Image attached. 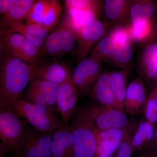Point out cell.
<instances>
[{
    "label": "cell",
    "mask_w": 157,
    "mask_h": 157,
    "mask_svg": "<svg viewBox=\"0 0 157 157\" xmlns=\"http://www.w3.org/2000/svg\"><path fill=\"white\" fill-rule=\"evenodd\" d=\"M22 100L44 112L53 113L55 111L47 104L39 92L30 84L24 94Z\"/></svg>",
    "instance_id": "27"
},
{
    "label": "cell",
    "mask_w": 157,
    "mask_h": 157,
    "mask_svg": "<svg viewBox=\"0 0 157 157\" xmlns=\"http://www.w3.org/2000/svg\"><path fill=\"white\" fill-rule=\"evenodd\" d=\"M101 61L90 56L79 62L72 77L78 93L83 94L90 90L101 74Z\"/></svg>",
    "instance_id": "8"
},
{
    "label": "cell",
    "mask_w": 157,
    "mask_h": 157,
    "mask_svg": "<svg viewBox=\"0 0 157 157\" xmlns=\"http://www.w3.org/2000/svg\"><path fill=\"white\" fill-rule=\"evenodd\" d=\"M49 2L50 0L37 1L26 17L27 23L43 26V19Z\"/></svg>",
    "instance_id": "30"
},
{
    "label": "cell",
    "mask_w": 157,
    "mask_h": 157,
    "mask_svg": "<svg viewBox=\"0 0 157 157\" xmlns=\"http://www.w3.org/2000/svg\"><path fill=\"white\" fill-rule=\"evenodd\" d=\"M7 33H18L28 39L31 43L41 50L48 36L49 31L43 26L36 24L22 22L11 23L1 29Z\"/></svg>",
    "instance_id": "12"
},
{
    "label": "cell",
    "mask_w": 157,
    "mask_h": 157,
    "mask_svg": "<svg viewBox=\"0 0 157 157\" xmlns=\"http://www.w3.org/2000/svg\"><path fill=\"white\" fill-rule=\"evenodd\" d=\"M1 56L15 58L33 64L39 58L40 50L18 33L1 31Z\"/></svg>",
    "instance_id": "5"
},
{
    "label": "cell",
    "mask_w": 157,
    "mask_h": 157,
    "mask_svg": "<svg viewBox=\"0 0 157 157\" xmlns=\"http://www.w3.org/2000/svg\"><path fill=\"white\" fill-rule=\"evenodd\" d=\"M17 0H0V13L5 14L12 8Z\"/></svg>",
    "instance_id": "35"
},
{
    "label": "cell",
    "mask_w": 157,
    "mask_h": 157,
    "mask_svg": "<svg viewBox=\"0 0 157 157\" xmlns=\"http://www.w3.org/2000/svg\"><path fill=\"white\" fill-rule=\"evenodd\" d=\"M33 80V64L20 59L1 56L0 112L19 99L28 84Z\"/></svg>",
    "instance_id": "1"
},
{
    "label": "cell",
    "mask_w": 157,
    "mask_h": 157,
    "mask_svg": "<svg viewBox=\"0 0 157 157\" xmlns=\"http://www.w3.org/2000/svg\"><path fill=\"white\" fill-rule=\"evenodd\" d=\"M140 157H157V155L152 151H148L144 153Z\"/></svg>",
    "instance_id": "36"
},
{
    "label": "cell",
    "mask_w": 157,
    "mask_h": 157,
    "mask_svg": "<svg viewBox=\"0 0 157 157\" xmlns=\"http://www.w3.org/2000/svg\"><path fill=\"white\" fill-rule=\"evenodd\" d=\"M30 84L39 92L48 106L55 111L60 85L39 79H34Z\"/></svg>",
    "instance_id": "21"
},
{
    "label": "cell",
    "mask_w": 157,
    "mask_h": 157,
    "mask_svg": "<svg viewBox=\"0 0 157 157\" xmlns=\"http://www.w3.org/2000/svg\"><path fill=\"white\" fill-rule=\"evenodd\" d=\"M107 25L97 19L83 28L77 37V45L75 55L80 62L86 59L93 48L104 37Z\"/></svg>",
    "instance_id": "9"
},
{
    "label": "cell",
    "mask_w": 157,
    "mask_h": 157,
    "mask_svg": "<svg viewBox=\"0 0 157 157\" xmlns=\"http://www.w3.org/2000/svg\"><path fill=\"white\" fill-rule=\"evenodd\" d=\"M78 94L72 76L60 85L57 97L56 107L64 123H69V121L76 113Z\"/></svg>",
    "instance_id": "10"
},
{
    "label": "cell",
    "mask_w": 157,
    "mask_h": 157,
    "mask_svg": "<svg viewBox=\"0 0 157 157\" xmlns=\"http://www.w3.org/2000/svg\"><path fill=\"white\" fill-rule=\"evenodd\" d=\"M90 96L98 105L117 108L110 83V73H101L90 89Z\"/></svg>",
    "instance_id": "15"
},
{
    "label": "cell",
    "mask_w": 157,
    "mask_h": 157,
    "mask_svg": "<svg viewBox=\"0 0 157 157\" xmlns=\"http://www.w3.org/2000/svg\"><path fill=\"white\" fill-rule=\"evenodd\" d=\"M145 86L140 78H136L127 86L125 99L124 111L132 115H135L143 110L146 103Z\"/></svg>",
    "instance_id": "14"
},
{
    "label": "cell",
    "mask_w": 157,
    "mask_h": 157,
    "mask_svg": "<svg viewBox=\"0 0 157 157\" xmlns=\"http://www.w3.org/2000/svg\"><path fill=\"white\" fill-rule=\"evenodd\" d=\"M155 125L144 120L136 127L132 138V145L134 152L139 150L153 142L155 134Z\"/></svg>",
    "instance_id": "18"
},
{
    "label": "cell",
    "mask_w": 157,
    "mask_h": 157,
    "mask_svg": "<svg viewBox=\"0 0 157 157\" xmlns=\"http://www.w3.org/2000/svg\"><path fill=\"white\" fill-rule=\"evenodd\" d=\"M153 142H157V127L156 128H155V130L154 139Z\"/></svg>",
    "instance_id": "38"
},
{
    "label": "cell",
    "mask_w": 157,
    "mask_h": 157,
    "mask_svg": "<svg viewBox=\"0 0 157 157\" xmlns=\"http://www.w3.org/2000/svg\"><path fill=\"white\" fill-rule=\"evenodd\" d=\"M59 33L62 55L70 52L74 48L77 37L75 33L62 22L58 27Z\"/></svg>",
    "instance_id": "29"
},
{
    "label": "cell",
    "mask_w": 157,
    "mask_h": 157,
    "mask_svg": "<svg viewBox=\"0 0 157 157\" xmlns=\"http://www.w3.org/2000/svg\"><path fill=\"white\" fill-rule=\"evenodd\" d=\"M140 67L148 79L157 80V44L147 45L144 50L140 59Z\"/></svg>",
    "instance_id": "19"
},
{
    "label": "cell",
    "mask_w": 157,
    "mask_h": 157,
    "mask_svg": "<svg viewBox=\"0 0 157 157\" xmlns=\"http://www.w3.org/2000/svg\"><path fill=\"white\" fill-rule=\"evenodd\" d=\"M136 128L135 123H130L122 140L120 146L114 157H132L134 152L132 145V138Z\"/></svg>",
    "instance_id": "31"
},
{
    "label": "cell",
    "mask_w": 157,
    "mask_h": 157,
    "mask_svg": "<svg viewBox=\"0 0 157 157\" xmlns=\"http://www.w3.org/2000/svg\"><path fill=\"white\" fill-rule=\"evenodd\" d=\"M53 132L28 128L14 152V157H51Z\"/></svg>",
    "instance_id": "6"
},
{
    "label": "cell",
    "mask_w": 157,
    "mask_h": 157,
    "mask_svg": "<svg viewBox=\"0 0 157 157\" xmlns=\"http://www.w3.org/2000/svg\"><path fill=\"white\" fill-rule=\"evenodd\" d=\"M131 40L135 42L145 41L152 33L153 30L151 19H143L131 22L127 26Z\"/></svg>",
    "instance_id": "23"
},
{
    "label": "cell",
    "mask_w": 157,
    "mask_h": 157,
    "mask_svg": "<svg viewBox=\"0 0 157 157\" xmlns=\"http://www.w3.org/2000/svg\"><path fill=\"white\" fill-rule=\"evenodd\" d=\"M33 67V80L42 79L61 84L72 73L65 64L57 61H44L39 58Z\"/></svg>",
    "instance_id": "11"
},
{
    "label": "cell",
    "mask_w": 157,
    "mask_h": 157,
    "mask_svg": "<svg viewBox=\"0 0 157 157\" xmlns=\"http://www.w3.org/2000/svg\"><path fill=\"white\" fill-rule=\"evenodd\" d=\"M72 119L73 157H96L98 132L87 107L77 109Z\"/></svg>",
    "instance_id": "2"
},
{
    "label": "cell",
    "mask_w": 157,
    "mask_h": 157,
    "mask_svg": "<svg viewBox=\"0 0 157 157\" xmlns=\"http://www.w3.org/2000/svg\"><path fill=\"white\" fill-rule=\"evenodd\" d=\"M157 10L156 3L152 1L131 2L130 16L131 22L140 19H151Z\"/></svg>",
    "instance_id": "22"
},
{
    "label": "cell",
    "mask_w": 157,
    "mask_h": 157,
    "mask_svg": "<svg viewBox=\"0 0 157 157\" xmlns=\"http://www.w3.org/2000/svg\"><path fill=\"white\" fill-rule=\"evenodd\" d=\"M37 1L35 0H17L9 12L4 14L0 22L1 29L6 25L15 22L22 21L26 19L29 12Z\"/></svg>",
    "instance_id": "17"
},
{
    "label": "cell",
    "mask_w": 157,
    "mask_h": 157,
    "mask_svg": "<svg viewBox=\"0 0 157 157\" xmlns=\"http://www.w3.org/2000/svg\"><path fill=\"white\" fill-rule=\"evenodd\" d=\"M143 111L145 120L155 125L157 123V99L151 93L147 98Z\"/></svg>",
    "instance_id": "34"
},
{
    "label": "cell",
    "mask_w": 157,
    "mask_h": 157,
    "mask_svg": "<svg viewBox=\"0 0 157 157\" xmlns=\"http://www.w3.org/2000/svg\"><path fill=\"white\" fill-rule=\"evenodd\" d=\"M65 8L67 12L70 11H85L96 10L101 11L103 8V2L94 0H66Z\"/></svg>",
    "instance_id": "28"
},
{
    "label": "cell",
    "mask_w": 157,
    "mask_h": 157,
    "mask_svg": "<svg viewBox=\"0 0 157 157\" xmlns=\"http://www.w3.org/2000/svg\"><path fill=\"white\" fill-rule=\"evenodd\" d=\"M131 1L125 0H106L103 2L104 14L110 21L121 23L130 17V6Z\"/></svg>",
    "instance_id": "16"
},
{
    "label": "cell",
    "mask_w": 157,
    "mask_h": 157,
    "mask_svg": "<svg viewBox=\"0 0 157 157\" xmlns=\"http://www.w3.org/2000/svg\"><path fill=\"white\" fill-rule=\"evenodd\" d=\"M51 157H73V133L70 124L63 123L53 132Z\"/></svg>",
    "instance_id": "13"
},
{
    "label": "cell",
    "mask_w": 157,
    "mask_h": 157,
    "mask_svg": "<svg viewBox=\"0 0 157 157\" xmlns=\"http://www.w3.org/2000/svg\"><path fill=\"white\" fill-rule=\"evenodd\" d=\"M118 47L109 36L103 37L96 44L90 54V56L101 61L110 60L115 53Z\"/></svg>",
    "instance_id": "24"
},
{
    "label": "cell",
    "mask_w": 157,
    "mask_h": 157,
    "mask_svg": "<svg viewBox=\"0 0 157 157\" xmlns=\"http://www.w3.org/2000/svg\"><path fill=\"white\" fill-rule=\"evenodd\" d=\"M87 108L98 130L123 129L130 124L125 112L115 107L92 105Z\"/></svg>",
    "instance_id": "7"
},
{
    "label": "cell",
    "mask_w": 157,
    "mask_h": 157,
    "mask_svg": "<svg viewBox=\"0 0 157 157\" xmlns=\"http://www.w3.org/2000/svg\"><path fill=\"white\" fill-rule=\"evenodd\" d=\"M151 93L154 96L155 98L157 99V86L155 88V89L153 90L152 91Z\"/></svg>",
    "instance_id": "37"
},
{
    "label": "cell",
    "mask_w": 157,
    "mask_h": 157,
    "mask_svg": "<svg viewBox=\"0 0 157 157\" xmlns=\"http://www.w3.org/2000/svg\"><path fill=\"white\" fill-rule=\"evenodd\" d=\"M63 9L59 1L50 0L43 19V26L49 31L53 29L59 22Z\"/></svg>",
    "instance_id": "26"
},
{
    "label": "cell",
    "mask_w": 157,
    "mask_h": 157,
    "mask_svg": "<svg viewBox=\"0 0 157 157\" xmlns=\"http://www.w3.org/2000/svg\"><path fill=\"white\" fill-rule=\"evenodd\" d=\"M133 51L130 43L118 47L109 60L120 67H124L131 61Z\"/></svg>",
    "instance_id": "32"
},
{
    "label": "cell",
    "mask_w": 157,
    "mask_h": 157,
    "mask_svg": "<svg viewBox=\"0 0 157 157\" xmlns=\"http://www.w3.org/2000/svg\"><path fill=\"white\" fill-rule=\"evenodd\" d=\"M62 56L61 45L58 29L54 30L46 38L39 52V58Z\"/></svg>",
    "instance_id": "25"
},
{
    "label": "cell",
    "mask_w": 157,
    "mask_h": 157,
    "mask_svg": "<svg viewBox=\"0 0 157 157\" xmlns=\"http://www.w3.org/2000/svg\"><path fill=\"white\" fill-rule=\"evenodd\" d=\"M127 78L126 71L124 70L110 73V83L116 101L117 107L118 109L123 111H124V104L126 94Z\"/></svg>",
    "instance_id": "20"
},
{
    "label": "cell",
    "mask_w": 157,
    "mask_h": 157,
    "mask_svg": "<svg viewBox=\"0 0 157 157\" xmlns=\"http://www.w3.org/2000/svg\"><path fill=\"white\" fill-rule=\"evenodd\" d=\"M109 36L111 37L118 47L130 43L131 37L128 27L118 25L110 31Z\"/></svg>",
    "instance_id": "33"
},
{
    "label": "cell",
    "mask_w": 157,
    "mask_h": 157,
    "mask_svg": "<svg viewBox=\"0 0 157 157\" xmlns=\"http://www.w3.org/2000/svg\"><path fill=\"white\" fill-rule=\"evenodd\" d=\"M24 119L33 128L43 132H52L63 124V122L53 113L44 112L22 99L14 101L8 109Z\"/></svg>",
    "instance_id": "4"
},
{
    "label": "cell",
    "mask_w": 157,
    "mask_h": 157,
    "mask_svg": "<svg viewBox=\"0 0 157 157\" xmlns=\"http://www.w3.org/2000/svg\"><path fill=\"white\" fill-rule=\"evenodd\" d=\"M27 129L25 122L12 110L0 112V157L14 154Z\"/></svg>",
    "instance_id": "3"
}]
</instances>
